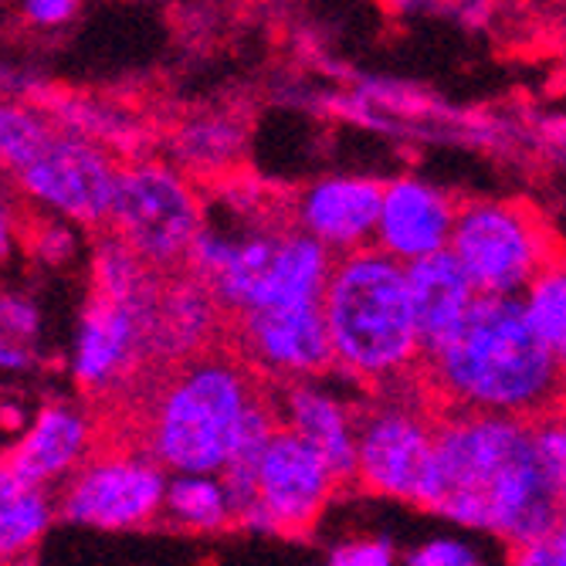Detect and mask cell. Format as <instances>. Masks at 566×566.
I'll return each mask as SVG.
<instances>
[{"mask_svg":"<svg viewBox=\"0 0 566 566\" xmlns=\"http://www.w3.org/2000/svg\"><path fill=\"white\" fill-rule=\"evenodd\" d=\"M384 180L370 174H323L298 187L285 211L292 228L319 241L336 259L374 248Z\"/></svg>","mask_w":566,"mask_h":566,"instance_id":"obj_14","label":"cell"},{"mask_svg":"<svg viewBox=\"0 0 566 566\" xmlns=\"http://www.w3.org/2000/svg\"><path fill=\"white\" fill-rule=\"evenodd\" d=\"M333 374L374 394L421 377L424 346L407 292V269L380 248L343 254L323 292Z\"/></svg>","mask_w":566,"mask_h":566,"instance_id":"obj_4","label":"cell"},{"mask_svg":"<svg viewBox=\"0 0 566 566\" xmlns=\"http://www.w3.org/2000/svg\"><path fill=\"white\" fill-rule=\"evenodd\" d=\"M451 21L465 31H485L495 21V0H454Z\"/></svg>","mask_w":566,"mask_h":566,"instance_id":"obj_34","label":"cell"},{"mask_svg":"<svg viewBox=\"0 0 566 566\" xmlns=\"http://www.w3.org/2000/svg\"><path fill=\"white\" fill-rule=\"evenodd\" d=\"M48 113L59 129L75 133L82 139H92L106 146L109 153H123V157H139V149L149 143L146 126L116 102L106 98H88V95H69V98H44Z\"/></svg>","mask_w":566,"mask_h":566,"instance_id":"obj_23","label":"cell"},{"mask_svg":"<svg viewBox=\"0 0 566 566\" xmlns=\"http://www.w3.org/2000/svg\"><path fill=\"white\" fill-rule=\"evenodd\" d=\"M424 512L502 546L543 539L563 502L533 444V421L441 410Z\"/></svg>","mask_w":566,"mask_h":566,"instance_id":"obj_1","label":"cell"},{"mask_svg":"<svg viewBox=\"0 0 566 566\" xmlns=\"http://www.w3.org/2000/svg\"><path fill=\"white\" fill-rule=\"evenodd\" d=\"M59 516V492L21 475L0 458V566L28 559Z\"/></svg>","mask_w":566,"mask_h":566,"instance_id":"obj_21","label":"cell"},{"mask_svg":"<svg viewBox=\"0 0 566 566\" xmlns=\"http://www.w3.org/2000/svg\"><path fill=\"white\" fill-rule=\"evenodd\" d=\"M41 305L28 292H0V329L11 339L34 346L41 336Z\"/></svg>","mask_w":566,"mask_h":566,"instance_id":"obj_30","label":"cell"},{"mask_svg":"<svg viewBox=\"0 0 566 566\" xmlns=\"http://www.w3.org/2000/svg\"><path fill=\"white\" fill-rule=\"evenodd\" d=\"M403 566H489V556L465 536L441 533L403 549Z\"/></svg>","mask_w":566,"mask_h":566,"instance_id":"obj_27","label":"cell"},{"mask_svg":"<svg viewBox=\"0 0 566 566\" xmlns=\"http://www.w3.org/2000/svg\"><path fill=\"white\" fill-rule=\"evenodd\" d=\"M448 251L479 295H523L563 254L546 218L516 197L461 200Z\"/></svg>","mask_w":566,"mask_h":566,"instance_id":"obj_8","label":"cell"},{"mask_svg":"<svg viewBox=\"0 0 566 566\" xmlns=\"http://www.w3.org/2000/svg\"><path fill=\"white\" fill-rule=\"evenodd\" d=\"M285 98L298 109H313L353 129L397 143L469 146L485 153L530 146L526 126L512 123L499 113L461 109L454 102L441 98L434 88L397 75L356 72L343 88H319V85L295 82L289 85Z\"/></svg>","mask_w":566,"mask_h":566,"instance_id":"obj_5","label":"cell"},{"mask_svg":"<svg viewBox=\"0 0 566 566\" xmlns=\"http://www.w3.org/2000/svg\"><path fill=\"white\" fill-rule=\"evenodd\" d=\"M98 451V431L85 407L51 400L24 424L14 448L4 454L11 465L41 485H65Z\"/></svg>","mask_w":566,"mask_h":566,"instance_id":"obj_17","label":"cell"},{"mask_svg":"<svg viewBox=\"0 0 566 566\" xmlns=\"http://www.w3.org/2000/svg\"><path fill=\"white\" fill-rule=\"evenodd\" d=\"M231 339L234 353L272 387L333 374V343L323 302L269 305L234 316Z\"/></svg>","mask_w":566,"mask_h":566,"instance_id":"obj_13","label":"cell"},{"mask_svg":"<svg viewBox=\"0 0 566 566\" xmlns=\"http://www.w3.org/2000/svg\"><path fill=\"white\" fill-rule=\"evenodd\" d=\"M441 407L424 380H403L359 397L353 482L370 495L421 509L434 469Z\"/></svg>","mask_w":566,"mask_h":566,"instance_id":"obj_6","label":"cell"},{"mask_svg":"<svg viewBox=\"0 0 566 566\" xmlns=\"http://www.w3.org/2000/svg\"><path fill=\"white\" fill-rule=\"evenodd\" d=\"M403 269H407L410 308H415V323H418L421 346L428 356V353L441 349L461 326L469 323L472 308L479 302V292L451 251L431 254V259H421Z\"/></svg>","mask_w":566,"mask_h":566,"instance_id":"obj_19","label":"cell"},{"mask_svg":"<svg viewBox=\"0 0 566 566\" xmlns=\"http://www.w3.org/2000/svg\"><path fill=\"white\" fill-rule=\"evenodd\" d=\"M224 316L221 302L200 279L190 272L170 275L157 302V316H153V359L177 367L218 349L214 343L221 339Z\"/></svg>","mask_w":566,"mask_h":566,"instance_id":"obj_18","label":"cell"},{"mask_svg":"<svg viewBox=\"0 0 566 566\" xmlns=\"http://www.w3.org/2000/svg\"><path fill=\"white\" fill-rule=\"evenodd\" d=\"M523 305L536 336L566 374V254L539 272V279L523 292Z\"/></svg>","mask_w":566,"mask_h":566,"instance_id":"obj_25","label":"cell"},{"mask_svg":"<svg viewBox=\"0 0 566 566\" xmlns=\"http://www.w3.org/2000/svg\"><path fill=\"white\" fill-rule=\"evenodd\" d=\"M160 292L146 298L88 295L69 349V374L88 397L126 390L143 367L153 364V316Z\"/></svg>","mask_w":566,"mask_h":566,"instance_id":"obj_11","label":"cell"},{"mask_svg":"<svg viewBox=\"0 0 566 566\" xmlns=\"http://www.w3.org/2000/svg\"><path fill=\"white\" fill-rule=\"evenodd\" d=\"M533 444L553 495L566 505V403L533 421Z\"/></svg>","mask_w":566,"mask_h":566,"instance_id":"obj_26","label":"cell"},{"mask_svg":"<svg viewBox=\"0 0 566 566\" xmlns=\"http://www.w3.org/2000/svg\"><path fill=\"white\" fill-rule=\"evenodd\" d=\"M458 203L461 200L448 187L421 174H397L384 180L374 248H380L400 265H415L448 251L458 221Z\"/></svg>","mask_w":566,"mask_h":566,"instance_id":"obj_15","label":"cell"},{"mask_svg":"<svg viewBox=\"0 0 566 566\" xmlns=\"http://www.w3.org/2000/svg\"><path fill=\"white\" fill-rule=\"evenodd\" d=\"M34 367V346H24L0 329V374H24Z\"/></svg>","mask_w":566,"mask_h":566,"instance_id":"obj_36","label":"cell"},{"mask_svg":"<svg viewBox=\"0 0 566 566\" xmlns=\"http://www.w3.org/2000/svg\"><path fill=\"white\" fill-rule=\"evenodd\" d=\"M248 146V123L231 109H211L184 119L170 133V164H177L187 177L224 180L231 177Z\"/></svg>","mask_w":566,"mask_h":566,"instance_id":"obj_20","label":"cell"},{"mask_svg":"<svg viewBox=\"0 0 566 566\" xmlns=\"http://www.w3.org/2000/svg\"><path fill=\"white\" fill-rule=\"evenodd\" d=\"M326 566H403V553L387 536H349L329 549Z\"/></svg>","mask_w":566,"mask_h":566,"instance_id":"obj_28","label":"cell"},{"mask_svg":"<svg viewBox=\"0 0 566 566\" xmlns=\"http://www.w3.org/2000/svg\"><path fill=\"white\" fill-rule=\"evenodd\" d=\"M421 380L441 410L536 421L566 403V374L536 336L523 295H479L469 323L424 356Z\"/></svg>","mask_w":566,"mask_h":566,"instance_id":"obj_3","label":"cell"},{"mask_svg":"<svg viewBox=\"0 0 566 566\" xmlns=\"http://www.w3.org/2000/svg\"><path fill=\"white\" fill-rule=\"evenodd\" d=\"M549 536H553V543L566 553V505L559 509V516H556V523H553Z\"/></svg>","mask_w":566,"mask_h":566,"instance_id":"obj_38","label":"cell"},{"mask_svg":"<svg viewBox=\"0 0 566 566\" xmlns=\"http://www.w3.org/2000/svg\"><path fill=\"white\" fill-rule=\"evenodd\" d=\"M505 566H566V553L553 543V536L546 533L543 539L512 546L505 556Z\"/></svg>","mask_w":566,"mask_h":566,"instance_id":"obj_33","label":"cell"},{"mask_svg":"<svg viewBox=\"0 0 566 566\" xmlns=\"http://www.w3.org/2000/svg\"><path fill=\"white\" fill-rule=\"evenodd\" d=\"M530 146L556 170H566V113H543L526 123Z\"/></svg>","mask_w":566,"mask_h":566,"instance_id":"obj_31","label":"cell"},{"mask_svg":"<svg viewBox=\"0 0 566 566\" xmlns=\"http://www.w3.org/2000/svg\"><path fill=\"white\" fill-rule=\"evenodd\" d=\"M21 241V224H18V211L8 197H0V262H8L14 248Z\"/></svg>","mask_w":566,"mask_h":566,"instance_id":"obj_37","label":"cell"},{"mask_svg":"<svg viewBox=\"0 0 566 566\" xmlns=\"http://www.w3.org/2000/svg\"><path fill=\"white\" fill-rule=\"evenodd\" d=\"M59 133L55 119L31 98H0V170L21 174L48 139Z\"/></svg>","mask_w":566,"mask_h":566,"instance_id":"obj_24","label":"cell"},{"mask_svg":"<svg viewBox=\"0 0 566 566\" xmlns=\"http://www.w3.org/2000/svg\"><path fill=\"white\" fill-rule=\"evenodd\" d=\"M394 18H451L454 0H380Z\"/></svg>","mask_w":566,"mask_h":566,"instance_id":"obj_35","label":"cell"},{"mask_svg":"<svg viewBox=\"0 0 566 566\" xmlns=\"http://www.w3.org/2000/svg\"><path fill=\"white\" fill-rule=\"evenodd\" d=\"M31 241V251L41 265H69L78 251V234H75V224L62 221V218H48L34 228V234L28 238Z\"/></svg>","mask_w":566,"mask_h":566,"instance_id":"obj_29","label":"cell"},{"mask_svg":"<svg viewBox=\"0 0 566 566\" xmlns=\"http://www.w3.org/2000/svg\"><path fill=\"white\" fill-rule=\"evenodd\" d=\"M170 472L143 444L95 451L59 489V516L98 533H129L160 523Z\"/></svg>","mask_w":566,"mask_h":566,"instance_id":"obj_10","label":"cell"},{"mask_svg":"<svg viewBox=\"0 0 566 566\" xmlns=\"http://www.w3.org/2000/svg\"><path fill=\"white\" fill-rule=\"evenodd\" d=\"M238 505V530L251 536L298 539L313 533L346 485L329 461L279 424L251 461L221 472Z\"/></svg>","mask_w":566,"mask_h":566,"instance_id":"obj_7","label":"cell"},{"mask_svg":"<svg viewBox=\"0 0 566 566\" xmlns=\"http://www.w3.org/2000/svg\"><path fill=\"white\" fill-rule=\"evenodd\" d=\"M272 400L279 424L308 448H316L343 482H353L359 400L339 390L329 377L279 384L272 387Z\"/></svg>","mask_w":566,"mask_h":566,"instance_id":"obj_16","label":"cell"},{"mask_svg":"<svg viewBox=\"0 0 566 566\" xmlns=\"http://www.w3.org/2000/svg\"><path fill=\"white\" fill-rule=\"evenodd\" d=\"M160 523L190 536H218L238 530V505L228 479L221 472L170 475Z\"/></svg>","mask_w":566,"mask_h":566,"instance_id":"obj_22","label":"cell"},{"mask_svg":"<svg viewBox=\"0 0 566 566\" xmlns=\"http://www.w3.org/2000/svg\"><path fill=\"white\" fill-rule=\"evenodd\" d=\"M82 0H21V14L34 28H62L78 14Z\"/></svg>","mask_w":566,"mask_h":566,"instance_id":"obj_32","label":"cell"},{"mask_svg":"<svg viewBox=\"0 0 566 566\" xmlns=\"http://www.w3.org/2000/svg\"><path fill=\"white\" fill-rule=\"evenodd\" d=\"M279 431L272 384L234 349L167 367L143 407V448L177 472H224L254 458Z\"/></svg>","mask_w":566,"mask_h":566,"instance_id":"obj_2","label":"cell"},{"mask_svg":"<svg viewBox=\"0 0 566 566\" xmlns=\"http://www.w3.org/2000/svg\"><path fill=\"white\" fill-rule=\"evenodd\" d=\"M119 167L116 153L106 146L59 129L38 157L14 174V184L44 214L78 228H102L113 214Z\"/></svg>","mask_w":566,"mask_h":566,"instance_id":"obj_12","label":"cell"},{"mask_svg":"<svg viewBox=\"0 0 566 566\" xmlns=\"http://www.w3.org/2000/svg\"><path fill=\"white\" fill-rule=\"evenodd\" d=\"M203 218H208V203L193 177H187L177 164L133 157L119 167L109 231L123 238L149 269H180L203 228Z\"/></svg>","mask_w":566,"mask_h":566,"instance_id":"obj_9","label":"cell"}]
</instances>
